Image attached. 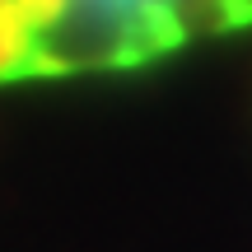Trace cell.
Returning <instances> with one entry per match:
<instances>
[{"label": "cell", "mask_w": 252, "mask_h": 252, "mask_svg": "<svg viewBox=\"0 0 252 252\" xmlns=\"http://www.w3.org/2000/svg\"><path fill=\"white\" fill-rule=\"evenodd\" d=\"M178 47L182 33L163 0H61L42 24L28 28L24 80L135 70Z\"/></svg>", "instance_id": "obj_1"}, {"label": "cell", "mask_w": 252, "mask_h": 252, "mask_svg": "<svg viewBox=\"0 0 252 252\" xmlns=\"http://www.w3.org/2000/svg\"><path fill=\"white\" fill-rule=\"evenodd\" d=\"M163 9L173 14L182 42H191V37H220V33L243 28V19H238V9L229 0H163Z\"/></svg>", "instance_id": "obj_2"}, {"label": "cell", "mask_w": 252, "mask_h": 252, "mask_svg": "<svg viewBox=\"0 0 252 252\" xmlns=\"http://www.w3.org/2000/svg\"><path fill=\"white\" fill-rule=\"evenodd\" d=\"M24 56H28V24L9 0H0V84L24 80Z\"/></svg>", "instance_id": "obj_3"}, {"label": "cell", "mask_w": 252, "mask_h": 252, "mask_svg": "<svg viewBox=\"0 0 252 252\" xmlns=\"http://www.w3.org/2000/svg\"><path fill=\"white\" fill-rule=\"evenodd\" d=\"M229 5L238 9V19H243V28H248L252 24V0H229Z\"/></svg>", "instance_id": "obj_4"}]
</instances>
